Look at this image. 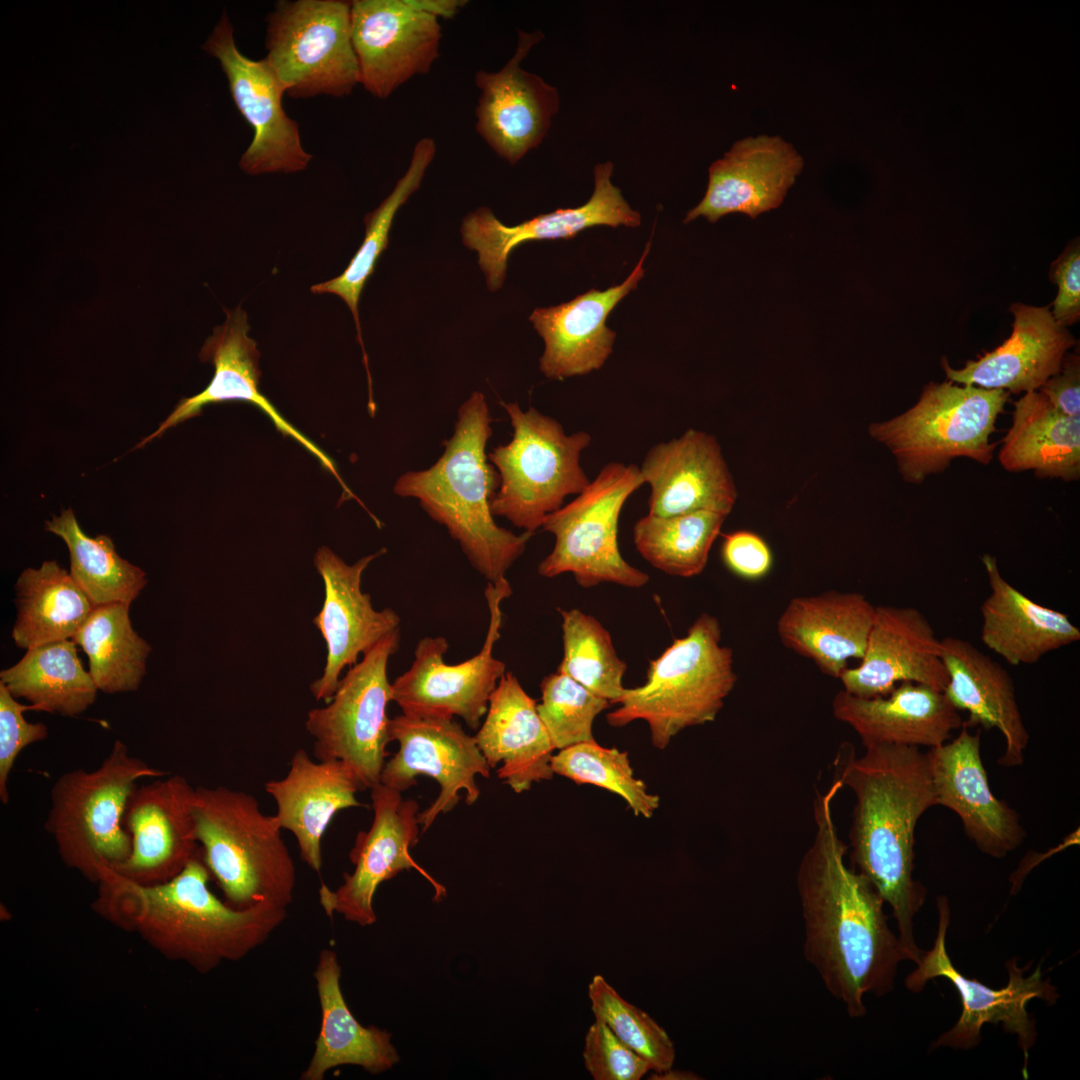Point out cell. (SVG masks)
<instances>
[{
    "instance_id": "7dc6e473",
    "label": "cell",
    "mask_w": 1080,
    "mask_h": 1080,
    "mask_svg": "<svg viewBox=\"0 0 1080 1080\" xmlns=\"http://www.w3.org/2000/svg\"><path fill=\"white\" fill-rule=\"evenodd\" d=\"M538 714L554 749H564L593 740V723L611 703L571 677L556 671L541 682Z\"/></svg>"
},
{
    "instance_id": "2e32d148",
    "label": "cell",
    "mask_w": 1080,
    "mask_h": 1080,
    "mask_svg": "<svg viewBox=\"0 0 1080 1080\" xmlns=\"http://www.w3.org/2000/svg\"><path fill=\"white\" fill-rule=\"evenodd\" d=\"M389 733L399 749L385 763L380 783L403 792L417 784L418 775H427L440 786L433 803L418 813L422 833L459 803L461 791L467 805L478 800L480 789L475 778H489L491 768L474 736L454 718L402 713L390 719Z\"/></svg>"
},
{
    "instance_id": "cb8c5ba5",
    "label": "cell",
    "mask_w": 1080,
    "mask_h": 1080,
    "mask_svg": "<svg viewBox=\"0 0 1080 1080\" xmlns=\"http://www.w3.org/2000/svg\"><path fill=\"white\" fill-rule=\"evenodd\" d=\"M937 805L960 818L965 834L983 853L1003 858L1026 837L1019 815L991 791L982 761L980 731L964 724L959 734L928 751Z\"/></svg>"
},
{
    "instance_id": "816d5d0a",
    "label": "cell",
    "mask_w": 1080,
    "mask_h": 1080,
    "mask_svg": "<svg viewBox=\"0 0 1080 1080\" xmlns=\"http://www.w3.org/2000/svg\"><path fill=\"white\" fill-rule=\"evenodd\" d=\"M1050 277L1058 287L1050 311L1055 321L1067 328L1080 318V247L1078 242L1067 246L1054 261Z\"/></svg>"
},
{
    "instance_id": "f907efd6",
    "label": "cell",
    "mask_w": 1080,
    "mask_h": 1080,
    "mask_svg": "<svg viewBox=\"0 0 1080 1080\" xmlns=\"http://www.w3.org/2000/svg\"><path fill=\"white\" fill-rule=\"evenodd\" d=\"M721 556L731 572L748 580L763 578L773 564L772 552L766 541L748 530L727 534L722 544Z\"/></svg>"
},
{
    "instance_id": "d6a6232c",
    "label": "cell",
    "mask_w": 1080,
    "mask_h": 1080,
    "mask_svg": "<svg viewBox=\"0 0 1080 1080\" xmlns=\"http://www.w3.org/2000/svg\"><path fill=\"white\" fill-rule=\"evenodd\" d=\"M490 768L515 793L551 780L555 750L529 696L512 672H505L493 691L484 722L474 736Z\"/></svg>"
},
{
    "instance_id": "484cf974",
    "label": "cell",
    "mask_w": 1080,
    "mask_h": 1080,
    "mask_svg": "<svg viewBox=\"0 0 1080 1080\" xmlns=\"http://www.w3.org/2000/svg\"><path fill=\"white\" fill-rule=\"evenodd\" d=\"M651 488L648 515L669 517L695 511L728 515L737 490L717 439L688 429L651 447L639 467Z\"/></svg>"
},
{
    "instance_id": "f546056e",
    "label": "cell",
    "mask_w": 1080,
    "mask_h": 1080,
    "mask_svg": "<svg viewBox=\"0 0 1080 1080\" xmlns=\"http://www.w3.org/2000/svg\"><path fill=\"white\" fill-rule=\"evenodd\" d=\"M941 658L948 677L943 693L958 711L968 713L964 724L968 728L981 726L987 731L997 729L1005 741L998 764L1022 765L1030 736L1008 671L975 645L958 637L941 639Z\"/></svg>"
},
{
    "instance_id": "d4e9b609",
    "label": "cell",
    "mask_w": 1080,
    "mask_h": 1080,
    "mask_svg": "<svg viewBox=\"0 0 1080 1080\" xmlns=\"http://www.w3.org/2000/svg\"><path fill=\"white\" fill-rule=\"evenodd\" d=\"M839 679L844 691L861 698L887 695L903 682L943 692L948 677L941 640L917 608L876 606L860 664L846 668Z\"/></svg>"
},
{
    "instance_id": "6da1fadb",
    "label": "cell",
    "mask_w": 1080,
    "mask_h": 1080,
    "mask_svg": "<svg viewBox=\"0 0 1080 1080\" xmlns=\"http://www.w3.org/2000/svg\"><path fill=\"white\" fill-rule=\"evenodd\" d=\"M843 788L835 779L813 803L815 833L797 871L805 923L804 955L825 988L853 1018L866 1014V994L893 990L898 965L907 960L888 924L885 902L870 881L846 864V844L833 816Z\"/></svg>"
},
{
    "instance_id": "7402d4cb",
    "label": "cell",
    "mask_w": 1080,
    "mask_h": 1080,
    "mask_svg": "<svg viewBox=\"0 0 1080 1080\" xmlns=\"http://www.w3.org/2000/svg\"><path fill=\"white\" fill-rule=\"evenodd\" d=\"M194 793L195 788L181 775L138 785L123 818L131 852L112 871L144 885L162 883L179 874L200 850L193 819Z\"/></svg>"
},
{
    "instance_id": "5bb4252c",
    "label": "cell",
    "mask_w": 1080,
    "mask_h": 1080,
    "mask_svg": "<svg viewBox=\"0 0 1080 1080\" xmlns=\"http://www.w3.org/2000/svg\"><path fill=\"white\" fill-rule=\"evenodd\" d=\"M939 923L935 943L931 950L922 951L916 969L906 977L905 985L913 992L921 991L929 980L937 977L948 979L959 993L962 1011L956 1024L943 1033L934 1043L936 1047L970 1049L981 1041L984 1024H1002L1005 1031L1017 1035L1025 1066L1028 1051L1036 1041L1035 1021L1027 1011V1004L1034 998L1054 1003L1056 989L1043 978L1039 965L1028 977L1015 960L1007 963L1009 980L1005 987L993 989L977 979L967 978L952 964L946 950V933L950 921V908L946 897L937 898Z\"/></svg>"
},
{
    "instance_id": "74e56055",
    "label": "cell",
    "mask_w": 1080,
    "mask_h": 1080,
    "mask_svg": "<svg viewBox=\"0 0 1080 1080\" xmlns=\"http://www.w3.org/2000/svg\"><path fill=\"white\" fill-rule=\"evenodd\" d=\"M15 588L18 612L11 635L20 648L72 639L94 608L55 560L26 568Z\"/></svg>"
},
{
    "instance_id": "11a10c76",
    "label": "cell",
    "mask_w": 1080,
    "mask_h": 1080,
    "mask_svg": "<svg viewBox=\"0 0 1080 1080\" xmlns=\"http://www.w3.org/2000/svg\"><path fill=\"white\" fill-rule=\"evenodd\" d=\"M649 1079L652 1080H692L699 1079L696 1074L690 1071H682L669 1068L663 1072H655Z\"/></svg>"
},
{
    "instance_id": "1f68e13d",
    "label": "cell",
    "mask_w": 1080,
    "mask_h": 1080,
    "mask_svg": "<svg viewBox=\"0 0 1080 1080\" xmlns=\"http://www.w3.org/2000/svg\"><path fill=\"white\" fill-rule=\"evenodd\" d=\"M274 799L282 829L296 838L301 859L315 872L322 868V837L340 810L358 807L362 790L353 770L341 760L313 761L304 749L294 752L281 779L265 783Z\"/></svg>"
},
{
    "instance_id": "44dd1931",
    "label": "cell",
    "mask_w": 1080,
    "mask_h": 1080,
    "mask_svg": "<svg viewBox=\"0 0 1080 1080\" xmlns=\"http://www.w3.org/2000/svg\"><path fill=\"white\" fill-rule=\"evenodd\" d=\"M540 31H518L514 55L496 72L479 70L475 84L480 96L475 109L476 131L492 151L514 165L546 137L560 108L556 87L521 67Z\"/></svg>"
},
{
    "instance_id": "4dcf8cb0",
    "label": "cell",
    "mask_w": 1080,
    "mask_h": 1080,
    "mask_svg": "<svg viewBox=\"0 0 1080 1080\" xmlns=\"http://www.w3.org/2000/svg\"><path fill=\"white\" fill-rule=\"evenodd\" d=\"M832 712L859 735L864 747L901 744L930 749L949 741L964 722L942 691L912 682L872 698L841 690L833 698Z\"/></svg>"
},
{
    "instance_id": "f6af8a7d",
    "label": "cell",
    "mask_w": 1080,
    "mask_h": 1080,
    "mask_svg": "<svg viewBox=\"0 0 1080 1080\" xmlns=\"http://www.w3.org/2000/svg\"><path fill=\"white\" fill-rule=\"evenodd\" d=\"M551 768L554 774L576 784H592L619 795L636 816L650 818L660 805L659 796L635 777L628 754L603 747L594 739L553 754Z\"/></svg>"
},
{
    "instance_id": "f1b7e54d",
    "label": "cell",
    "mask_w": 1080,
    "mask_h": 1080,
    "mask_svg": "<svg viewBox=\"0 0 1080 1080\" xmlns=\"http://www.w3.org/2000/svg\"><path fill=\"white\" fill-rule=\"evenodd\" d=\"M1012 333L1000 346L961 369L946 359L942 367L949 381L1012 393L1037 391L1061 368L1075 339L1059 325L1048 307L1014 303Z\"/></svg>"
},
{
    "instance_id": "5b68a950",
    "label": "cell",
    "mask_w": 1080,
    "mask_h": 1080,
    "mask_svg": "<svg viewBox=\"0 0 1080 1080\" xmlns=\"http://www.w3.org/2000/svg\"><path fill=\"white\" fill-rule=\"evenodd\" d=\"M193 819L202 859L227 904L247 909L292 903L294 861L278 819L264 814L253 795L225 786L196 787Z\"/></svg>"
},
{
    "instance_id": "d6986e66",
    "label": "cell",
    "mask_w": 1080,
    "mask_h": 1080,
    "mask_svg": "<svg viewBox=\"0 0 1080 1080\" xmlns=\"http://www.w3.org/2000/svg\"><path fill=\"white\" fill-rule=\"evenodd\" d=\"M386 549L367 555L353 565L346 564L326 546L315 553L314 565L324 584V601L313 624L327 646L323 674L310 684L316 700L332 699L342 671L390 633L399 630L400 617L391 608L376 610L368 593L361 589L368 565Z\"/></svg>"
},
{
    "instance_id": "4316f807",
    "label": "cell",
    "mask_w": 1080,
    "mask_h": 1080,
    "mask_svg": "<svg viewBox=\"0 0 1080 1080\" xmlns=\"http://www.w3.org/2000/svg\"><path fill=\"white\" fill-rule=\"evenodd\" d=\"M802 168V157L781 137L739 140L709 167L706 193L684 223L700 216L715 223L732 213L755 219L781 205Z\"/></svg>"
},
{
    "instance_id": "8fae6325",
    "label": "cell",
    "mask_w": 1080,
    "mask_h": 1080,
    "mask_svg": "<svg viewBox=\"0 0 1080 1080\" xmlns=\"http://www.w3.org/2000/svg\"><path fill=\"white\" fill-rule=\"evenodd\" d=\"M265 60L292 98L343 97L360 84L351 2L278 1L267 17Z\"/></svg>"
},
{
    "instance_id": "ffe728a7",
    "label": "cell",
    "mask_w": 1080,
    "mask_h": 1080,
    "mask_svg": "<svg viewBox=\"0 0 1080 1080\" xmlns=\"http://www.w3.org/2000/svg\"><path fill=\"white\" fill-rule=\"evenodd\" d=\"M612 172L613 164L609 161L595 166L594 192L580 207L557 209L518 225L502 223L488 207L470 212L462 222V241L466 247L478 252V263L489 290L496 291L503 285L507 258L524 242L571 239L579 232L599 225L638 227L641 216L629 206L621 190L611 183Z\"/></svg>"
},
{
    "instance_id": "bcb514c9",
    "label": "cell",
    "mask_w": 1080,
    "mask_h": 1080,
    "mask_svg": "<svg viewBox=\"0 0 1080 1080\" xmlns=\"http://www.w3.org/2000/svg\"><path fill=\"white\" fill-rule=\"evenodd\" d=\"M595 1019L604 1022L629 1048L645 1059L651 1070L663 1072L675 1060V1047L667 1032L649 1014L625 1000L600 974L588 985Z\"/></svg>"
},
{
    "instance_id": "ac0fdd59",
    "label": "cell",
    "mask_w": 1080,
    "mask_h": 1080,
    "mask_svg": "<svg viewBox=\"0 0 1080 1080\" xmlns=\"http://www.w3.org/2000/svg\"><path fill=\"white\" fill-rule=\"evenodd\" d=\"M351 34L360 84L378 99L388 98L439 57L442 28L437 17L412 0L351 1Z\"/></svg>"
},
{
    "instance_id": "603a6c76",
    "label": "cell",
    "mask_w": 1080,
    "mask_h": 1080,
    "mask_svg": "<svg viewBox=\"0 0 1080 1080\" xmlns=\"http://www.w3.org/2000/svg\"><path fill=\"white\" fill-rule=\"evenodd\" d=\"M224 311L227 315L225 322L214 328L213 334L206 339L199 354L202 361L214 365L215 371L210 383L200 393L180 400L159 427L137 447L144 446L179 423L200 415L203 407L209 404L243 401L262 411L283 436L293 438L310 452L321 466L336 478L345 498H355L339 475L334 461L287 421L261 392L260 352L255 340L248 336L250 326L246 312L240 305L232 311Z\"/></svg>"
},
{
    "instance_id": "ee69618b",
    "label": "cell",
    "mask_w": 1080,
    "mask_h": 1080,
    "mask_svg": "<svg viewBox=\"0 0 1080 1080\" xmlns=\"http://www.w3.org/2000/svg\"><path fill=\"white\" fill-rule=\"evenodd\" d=\"M563 658L559 672L593 694L617 704L625 687L626 663L614 649L610 633L593 616L579 609H560Z\"/></svg>"
},
{
    "instance_id": "b9f144b4",
    "label": "cell",
    "mask_w": 1080,
    "mask_h": 1080,
    "mask_svg": "<svg viewBox=\"0 0 1080 1080\" xmlns=\"http://www.w3.org/2000/svg\"><path fill=\"white\" fill-rule=\"evenodd\" d=\"M45 525L67 545L70 575L93 606L130 605L147 584L146 573L120 557L109 536L86 535L71 509L53 516Z\"/></svg>"
},
{
    "instance_id": "ba28073f",
    "label": "cell",
    "mask_w": 1080,
    "mask_h": 1080,
    "mask_svg": "<svg viewBox=\"0 0 1080 1080\" xmlns=\"http://www.w3.org/2000/svg\"><path fill=\"white\" fill-rule=\"evenodd\" d=\"M1009 392L951 381L929 382L917 403L868 431L895 456L906 482L922 483L943 472L957 457L988 465L997 443L990 442Z\"/></svg>"
},
{
    "instance_id": "e575fe53",
    "label": "cell",
    "mask_w": 1080,
    "mask_h": 1080,
    "mask_svg": "<svg viewBox=\"0 0 1080 1080\" xmlns=\"http://www.w3.org/2000/svg\"><path fill=\"white\" fill-rule=\"evenodd\" d=\"M990 594L983 601L981 640L1013 666L1038 662L1049 652L1080 640V629L1063 612L1043 606L1010 584L997 559L981 558Z\"/></svg>"
},
{
    "instance_id": "277c9868",
    "label": "cell",
    "mask_w": 1080,
    "mask_h": 1080,
    "mask_svg": "<svg viewBox=\"0 0 1080 1080\" xmlns=\"http://www.w3.org/2000/svg\"><path fill=\"white\" fill-rule=\"evenodd\" d=\"M492 422L485 396L474 391L459 407L440 458L428 469L402 474L393 491L417 499L458 542L473 568L488 582L498 583L533 534L500 527L492 514L491 501L500 486V475L486 453Z\"/></svg>"
},
{
    "instance_id": "7c38bea8",
    "label": "cell",
    "mask_w": 1080,
    "mask_h": 1080,
    "mask_svg": "<svg viewBox=\"0 0 1080 1080\" xmlns=\"http://www.w3.org/2000/svg\"><path fill=\"white\" fill-rule=\"evenodd\" d=\"M399 642V630L380 640L340 678L330 702L307 714L305 726L314 738L315 758L346 763L362 790L380 783L386 763L391 741L386 708L392 701L387 666Z\"/></svg>"
},
{
    "instance_id": "f35d334b",
    "label": "cell",
    "mask_w": 1080,
    "mask_h": 1080,
    "mask_svg": "<svg viewBox=\"0 0 1080 1080\" xmlns=\"http://www.w3.org/2000/svg\"><path fill=\"white\" fill-rule=\"evenodd\" d=\"M0 682L33 710L69 717L86 711L99 691L72 639L27 649L18 663L1 671Z\"/></svg>"
},
{
    "instance_id": "ab89813d",
    "label": "cell",
    "mask_w": 1080,
    "mask_h": 1080,
    "mask_svg": "<svg viewBox=\"0 0 1080 1080\" xmlns=\"http://www.w3.org/2000/svg\"><path fill=\"white\" fill-rule=\"evenodd\" d=\"M435 154L436 144L432 138L424 137L415 144L405 174L397 181L392 192L381 204L365 216V237L346 269L339 276L310 288L315 294H335L349 307L355 321L357 338L362 348L363 362L370 385L371 377L359 320L360 296L366 282L375 271L379 256L388 246L389 231L397 211L418 190Z\"/></svg>"
},
{
    "instance_id": "7a4b0ae2",
    "label": "cell",
    "mask_w": 1080,
    "mask_h": 1080,
    "mask_svg": "<svg viewBox=\"0 0 1080 1080\" xmlns=\"http://www.w3.org/2000/svg\"><path fill=\"white\" fill-rule=\"evenodd\" d=\"M842 758L837 779L852 790L851 860L892 909L907 960L918 962L914 917L925 900L913 878L915 829L936 806L928 752L901 744L865 746Z\"/></svg>"
},
{
    "instance_id": "d590c367",
    "label": "cell",
    "mask_w": 1080,
    "mask_h": 1080,
    "mask_svg": "<svg viewBox=\"0 0 1080 1080\" xmlns=\"http://www.w3.org/2000/svg\"><path fill=\"white\" fill-rule=\"evenodd\" d=\"M314 979L321 1008L320 1030L312 1058L301 1080H322L333 1068L356 1065L378 1074L399 1062L391 1034L375 1026L365 1027L349 1009L340 986L341 967L332 949L320 951Z\"/></svg>"
},
{
    "instance_id": "52a82bcc",
    "label": "cell",
    "mask_w": 1080,
    "mask_h": 1080,
    "mask_svg": "<svg viewBox=\"0 0 1080 1080\" xmlns=\"http://www.w3.org/2000/svg\"><path fill=\"white\" fill-rule=\"evenodd\" d=\"M167 774L132 755L121 740L96 769L62 774L52 785L44 827L64 864L97 884L121 865L131 852L123 825L131 794L141 779Z\"/></svg>"
},
{
    "instance_id": "4fadbf2b",
    "label": "cell",
    "mask_w": 1080,
    "mask_h": 1080,
    "mask_svg": "<svg viewBox=\"0 0 1080 1080\" xmlns=\"http://www.w3.org/2000/svg\"><path fill=\"white\" fill-rule=\"evenodd\" d=\"M511 594L507 579L487 583L484 595L489 610L488 630L480 652L466 661L454 665L444 662L449 644L442 636L419 640L412 665L391 683L392 701L402 713L458 716L470 728H479L490 697L506 672L505 663L494 657L493 651L500 638L501 604Z\"/></svg>"
},
{
    "instance_id": "9c48e42d",
    "label": "cell",
    "mask_w": 1080,
    "mask_h": 1080,
    "mask_svg": "<svg viewBox=\"0 0 1080 1080\" xmlns=\"http://www.w3.org/2000/svg\"><path fill=\"white\" fill-rule=\"evenodd\" d=\"M501 405L513 436L488 454L500 475L491 511L533 534L568 495H578L590 484L580 456L592 437L586 431L567 435L560 422L533 407L523 411L517 403Z\"/></svg>"
},
{
    "instance_id": "681fc988",
    "label": "cell",
    "mask_w": 1080,
    "mask_h": 1080,
    "mask_svg": "<svg viewBox=\"0 0 1080 1080\" xmlns=\"http://www.w3.org/2000/svg\"><path fill=\"white\" fill-rule=\"evenodd\" d=\"M33 710L31 705L17 701L7 687L0 682V800L9 802L8 780L16 758L24 748L46 739L47 726L28 722L23 713Z\"/></svg>"
},
{
    "instance_id": "60d3db41",
    "label": "cell",
    "mask_w": 1080,
    "mask_h": 1080,
    "mask_svg": "<svg viewBox=\"0 0 1080 1080\" xmlns=\"http://www.w3.org/2000/svg\"><path fill=\"white\" fill-rule=\"evenodd\" d=\"M129 608L125 603L94 606L72 638L87 654L89 673L104 693L135 691L146 674L151 646L133 629Z\"/></svg>"
},
{
    "instance_id": "9a60e30c",
    "label": "cell",
    "mask_w": 1080,
    "mask_h": 1080,
    "mask_svg": "<svg viewBox=\"0 0 1080 1080\" xmlns=\"http://www.w3.org/2000/svg\"><path fill=\"white\" fill-rule=\"evenodd\" d=\"M202 48L219 61L233 102L253 130L241 170L249 175L304 170L312 155L302 145L298 123L284 110L285 89L265 58L254 60L238 49L226 12Z\"/></svg>"
},
{
    "instance_id": "3957f363",
    "label": "cell",
    "mask_w": 1080,
    "mask_h": 1080,
    "mask_svg": "<svg viewBox=\"0 0 1080 1080\" xmlns=\"http://www.w3.org/2000/svg\"><path fill=\"white\" fill-rule=\"evenodd\" d=\"M210 879L200 850L179 874L162 883L138 884L107 870L93 907L163 957L206 974L246 957L287 917V908L269 903L234 908L210 890Z\"/></svg>"
},
{
    "instance_id": "f5cc1de1",
    "label": "cell",
    "mask_w": 1080,
    "mask_h": 1080,
    "mask_svg": "<svg viewBox=\"0 0 1080 1080\" xmlns=\"http://www.w3.org/2000/svg\"><path fill=\"white\" fill-rule=\"evenodd\" d=\"M1053 406L1067 416H1080V358L1067 353L1060 370L1039 389Z\"/></svg>"
},
{
    "instance_id": "30bf717a",
    "label": "cell",
    "mask_w": 1080,
    "mask_h": 1080,
    "mask_svg": "<svg viewBox=\"0 0 1080 1080\" xmlns=\"http://www.w3.org/2000/svg\"><path fill=\"white\" fill-rule=\"evenodd\" d=\"M643 485L637 465H604L575 499L545 518L542 528L555 536V545L539 563L538 573L553 578L570 572L584 588L605 582L644 586L648 574L630 565L618 547L621 510Z\"/></svg>"
},
{
    "instance_id": "83f0119b",
    "label": "cell",
    "mask_w": 1080,
    "mask_h": 1080,
    "mask_svg": "<svg viewBox=\"0 0 1080 1080\" xmlns=\"http://www.w3.org/2000/svg\"><path fill=\"white\" fill-rule=\"evenodd\" d=\"M646 244L638 263L620 285L604 291L590 289L574 299L549 308H536L529 317L543 338L540 370L549 379L585 375L600 369L612 353L616 333L606 320L616 305L637 288L644 275Z\"/></svg>"
},
{
    "instance_id": "7bdbcfd3",
    "label": "cell",
    "mask_w": 1080,
    "mask_h": 1080,
    "mask_svg": "<svg viewBox=\"0 0 1080 1080\" xmlns=\"http://www.w3.org/2000/svg\"><path fill=\"white\" fill-rule=\"evenodd\" d=\"M727 516L695 511L669 517L646 515L633 527L639 554L653 567L679 577L699 575Z\"/></svg>"
},
{
    "instance_id": "8d00e7d4",
    "label": "cell",
    "mask_w": 1080,
    "mask_h": 1080,
    "mask_svg": "<svg viewBox=\"0 0 1080 1080\" xmlns=\"http://www.w3.org/2000/svg\"><path fill=\"white\" fill-rule=\"evenodd\" d=\"M999 461L1010 472L1033 470L1039 478H1080V416L1057 410L1040 391L1014 402L1012 425Z\"/></svg>"
},
{
    "instance_id": "c3c4849f",
    "label": "cell",
    "mask_w": 1080,
    "mask_h": 1080,
    "mask_svg": "<svg viewBox=\"0 0 1080 1080\" xmlns=\"http://www.w3.org/2000/svg\"><path fill=\"white\" fill-rule=\"evenodd\" d=\"M583 1060L594 1080H639L651 1070L645 1059L597 1019L586 1033Z\"/></svg>"
},
{
    "instance_id": "db71d44e",
    "label": "cell",
    "mask_w": 1080,
    "mask_h": 1080,
    "mask_svg": "<svg viewBox=\"0 0 1080 1080\" xmlns=\"http://www.w3.org/2000/svg\"><path fill=\"white\" fill-rule=\"evenodd\" d=\"M412 3L420 10L437 18H452L466 2L460 0H412Z\"/></svg>"
},
{
    "instance_id": "e0dca14e",
    "label": "cell",
    "mask_w": 1080,
    "mask_h": 1080,
    "mask_svg": "<svg viewBox=\"0 0 1080 1080\" xmlns=\"http://www.w3.org/2000/svg\"><path fill=\"white\" fill-rule=\"evenodd\" d=\"M401 793L381 783L371 788L373 821L369 830L356 835L349 853L353 872L344 874L336 890L325 884L319 888V902L327 916L338 913L361 926L374 924L373 899L378 886L403 870L418 871L434 888L435 900L446 895V889L410 854L421 832L419 804L404 799Z\"/></svg>"
},
{
    "instance_id": "8992f818",
    "label": "cell",
    "mask_w": 1080,
    "mask_h": 1080,
    "mask_svg": "<svg viewBox=\"0 0 1080 1080\" xmlns=\"http://www.w3.org/2000/svg\"><path fill=\"white\" fill-rule=\"evenodd\" d=\"M720 641L718 619L701 614L686 636L650 661L643 685L625 688L608 724L644 720L653 746L665 749L685 728L714 721L737 681L732 650Z\"/></svg>"
},
{
    "instance_id": "836d02e7",
    "label": "cell",
    "mask_w": 1080,
    "mask_h": 1080,
    "mask_svg": "<svg viewBox=\"0 0 1080 1080\" xmlns=\"http://www.w3.org/2000/svg\"><path fill=\"white\" fill-rule=\"evenodd\" d=\"M876 606L859 592L828 591L790 600L777 622L782 643L838 678L863 657Z\"/></svg>"
}]
</instances>
